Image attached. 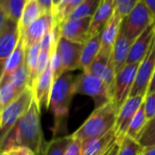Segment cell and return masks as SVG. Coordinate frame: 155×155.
<instances>
[{
    "label": "cell",
    "instance_id": "6da1fadb",
    "mask_svg": "<svg viewBox=\"0 0 155 155\" xmlns=\"http://www.w3.org/2000/svg\"><path fill=\"white\" fill-rule=\"evenodd\" d=\"M14 145L24 146L31 150L35 155H42L45 143L40 122V111L33 100L28 111L19 120L14 131L5 139L0 153Z\"/></svg>",
    "mask_w": 155,
    "mask_h": 155
},
{
    "label": "cell",
    "instance_id": "7a4b0ae2",
    "mask_svg": "<svg viewBox=\"0 0 155 155\" xmlns=\"http://www.w3.org/2000/svg\"><path fill=\"white\" fill-rule=\"evenodd\" d=\"M75 77L64 73L53 84L49 107L54 115V136L66 126L72 98L74 94Z\"/></svg>",
    "mask_w": 155,
    "mask_h": 155
},
{
    "label": "cell",
    "instance_id": "3957f363",
    "mask_svg": "<svg viewBox=\"0 0 155 155\" xmlns=\"http://www.w3.org/2000/svg\"><path fill=\"white\" fill-rule=\"evenodd\" d=\"M118 109L113 101L95 109L88 119L72 134V137L79 142L85 143L99 139L114 130Z\"/></svg>",
    "mask_w": 155,
    "mask_h": 155
},
{
    "label": "cell",
    "instance_id": "277c9868",
    "mask_svg": "<svg viewBox=\"0 0 155 155\" xmlns=\"http://www.w3.org/2000/svg\"><path fill=\"white\" fill-rule=\"evenodd\" d=\"M75 94L92 97L94 102L95 109H98L112 101L110 91L102 79L87 72H83L75 77L74 94Z\"/></svg>",
    "mask_w": 155,
    "mask_h": 155
},
{
    "label": "cell",
    "instance_id": "5b68a950",
    "mask_svg": "<svg viewBox=\"0 0 155 155\" xmlns=\"http://www.w3.org/2000/svg\"><path fill=\"white\" fill-rule=\"evenodd\" d=\"M153 22L154 18L144 0H138L132 12L123 19L120 29L130 41L134 42Z\"/></svg>",
    "mask_w": 155,
    "mask_h": 155
},
{
    "label": "cell",
    "instance_id": "8992f818",
    "mask_svg": "<svg viewBox=\"0 0 155 155\" xmlns=\"http://www.w3.org/2000/svg\"><path fill=\"white\" fill-rule=\"evenodd\" d=\"M139 64H127L115 76L112 101L118 109V112L130 96Z\"/></svg>",
    "mask_w": 155,
    "mask_h": 155
},
{
    "label": "cell",
    "instance_id": "52a82bcc",
    "mask_svg": "<svg viewBox=\"0 0 155 155\" xmlns=\"http://www.w3.org/2000/svg\"><path fill=\"white\" fill-rule=\"evenodd\" d=\"M155 69V36L144 59L140 63L129 97L145 96Z\"/></svg>",
    "mask_w": 155,
    "mask_h": 155
},
{
    "label": "cell",
    "instance_id": "ba28073f",
    "mask_svg": "<svg viewBox=\"0 0 155 155\" xmlns=\"http://www.w3.org/2000/svg\"><path fill=\"white\" fill-rule=\"evenodd\" d=\"M145 96H134V97H129L125 103L122 105V107L119 109L117 117H116V122L114 128V134H115V138L116 142L119 143H121L124 138L126 136L128 128L136 114L137 111L143 104L144 101Z\"/></svg>",
    "mask_w": 155,
    "mask_h": 155
},
{
    "label": "cell",
    "instance_id": "9c48e42d",
    "mask_svg": "<svg viewBox=\"0 0 155 155\" xmlns=\"http://www.w3.org/2000/svg\"><path fill=\"white\" fill-rule=\"evenodd\" d=\"M20 38L18 24L6 19L0 32V79L2 77L5 64L15 49Z\"/></svg>",
    "mask_w": 155,
    "mask_h": 155
},
{
    "label": "cell",
    "instance_id": "30bf717a",
    "mask_svg": "<svg viewBox=\"0 0 155 155\" xmlns=\"http://www.w3.org/2000/svg\"><path fill=\"white\" fill-rule=\"evenodd\" d=\"M53 26V15L50 14H44L35 22H33L20 35L25 50H27L31 46L40 44L42 38L46 33H48Z\"/></svg>",
    "mask_w": 155,
    "mask_h": 155
},
{
    "label": "cell",
    "instance_id": "8fae6325",
    "mask_svg": "<svg viewBox=\"0 0 155 155\" xmlns=\"http://www.w3.org/2000/svg\"><path fill=\"white\" fill-rule=\"evenodd\" d=\"M83 45H84L74 43L64 37H60L57 43L56 51L61 57L64 73L81 69L80 58Z\"/></svg>",
    "mask_w": 155,
    "mask_h": 155
},
{
    "label": "cell",
    "instance_id": "7c38bea8",
    "mask_svg": "<svg viewBox=\"0 0 155 155\" xmlns=\"http://www.w3.org/2000/svg\"><path fill=\"white\" fill-rule=\"evenodd\" d=\"M92 21V16L68 20L60 27L61 37H64L71 42L84 45L89 39V29Z\"/></svg>",
    "mask_w": 155,
    "mask_h": 155
},
{
    "label": "cell",
    "instance_id": "4fadbf2b",
    "mask_svg": "<svg viewBox=\"0 0 155 155\" xmlns=\"http://www.w3.org/2000/svg\"><path fill=\"white\" fill-rule=\"evenodd\" d=\"M53 84H54L53 72L49 61L46 69L36 79V81L34 83L32 87L34 101L35 102V104L40 112L43 107L45 109H48L49 107V100H50V94H51Z\"/></svg>",
    "mask_w": 155,
    "mask_h": 155
},
{
    "label": "cell",
    "instance_id": "5bb4252c",
    "mask_svg": "<svg viewBox=\"0 0 155 155\" xmlns=\"http://www.w3.org/2000/svg\"><path fill=\"white\" fill-rule=\"evenodd\" d=\"M155 36V22L148 26L132 44L127 64H140L146 56Z\"/></svg>",
    "mask_w": 155,
    "mask_h": 155
},
{
    "label": "cell",
    "instance_id": "9a60e30c",
    "mask_svg": "<svg viewBox=\"0 0 155 155\" xmlns=\"http://www.w3.org/2000/svg\"><path fill=\"white\" fill-rule=\"evenodd\" d=\"M115 8L114 0H101L99 5L92 16L89 29V38L102 32L107 22L114 15Z\"/></svg>",
    "mask_w": 155,
    "mask_h": 155
},
{
    "label": "cell",
    "instance_id": "2e32d148",
    "mask_svg": "<svg viewBox=\"0 0 155 155\" xmlns=\"http://www.w3.org/2000/svg\"><path fill=\"white\" fill-rule=\"evenodd\" d=\"M122 22V16L114 8V15L101 32V50L112 52L114 44L120 31Z\"/></svg>",
    "mask_w": 155,
    "mask_h": 155
},
{
    "label": "cell",
    "instance_id": "e0dca14e",
    "mask_svg": "<svg viewBox=\"0 0 155 155\" xmlns=\"http://www.w3.org/2000/svg\"><path fill=\"white\" fill-rule=\"evenodd\" d=\"M132 44L133 42L130 41L120 29L112 49V57L116 74L125 66Z\"/></svg>",
    "mask_w": 155,
    "mask_h": 155
},
{
    "label": "cell",
    "instance_id": "ac0fdd59",
    "mask_svg": "<svg viewBox=\"0 0 155 155\" xmlns=\"http://www.w3.org/2000/svg\"><path fill=\"white\" fill-rule=\"evenodd\" d=\"M116 143L114 131L112 130L104 136L82 143L81 155H104Z\"/></svg>",
    "mask_w": 155,
    "mask_h": 155
},
{
    "label": "cell",
    "instance_id": "d6986e66",
    "mask_svg": "<svg viewBox=\"0 0 155 155\" xmlns=\"http://www.w3.org/2000/svg\"><path fill=\"white\" fill-rule=\"evenodd\" d=\"M101 49V33L90 37L83 45L80 66L83 72H87Z\"/></svg>",
    "mask_w": 155,
    "mask_h": 155
},
{
    "label": "cell",
    "instance_id": "ffe728a7",
    "mask_svg": "<svg viewBox=\"0 0 155 155\" xmlns=\"http://www.w3.org/2000/svg\"><path fill=\"white\" fill-rule=\"evenodd\" d=\"M24 62H25V47H24L23 40H22V38L20 36L18 44H17L15 49L14 50L12 54L9 56V58L7 59L5 64L4 72H3L2 77L0 79V84L6 82L8 80V78L10 77V75Z\"/></svg>",
    "mask_w": 155,
    "mask_h": 155
},
{
    "label": "cell",
    "instance_id": "44dd1931",
    "mask_svg": "<svg viewBox=\"0 0 155 155\" xmlns=\"http://www.w3.org/2000/svg\"><path fill=\"white\" fill-rule=\"evenodd\" d=\"M43 15L41 7L38 4L37 0H28L25 5L23 10L20 21L18 23V29L20 35L24 33V31L37 18H39Z\"/></svg>",
    "mask_w": 155,
    "mask_h": 155
},
{
    "label": "cell",
    "instance_id": "7402d4cb",
    "mask_svg": "<svg viewBox=\"0 0 155 155\" xmlns=\"http://www.w3.org/2000/svg\"><path fill=\"white\" fill-rule=\"evenodd\" d=\"M27 0H0V7L9 21L18 24Z\"/></svg>",
    "mask_w": 155,
    "mask_h": 155
},
{
    "label": "cell",
    "instance_id": "603a6c76",
    "mask_svg": "<svg viewBox=\"0 0 155 155\" xmlns=\"http://www.w3.org/2000/svg\"><path fill=\"white\" fill-rule=\"evenodd\" d=\"M7 81H9L14 85V87L17 90V92L19 94H22L26 87H28V86L31 87L30 76H29V74L26 69L25 62L10 75V77L8 78Z\"/></svg>",
    "mask_w": 155,
    "mask_h": 155
},
{
    "label": "cell",
    "instance_id": "cb8c5ba5",
    "mask_svg": "<svg viewBox=\"0 0 155 155\" xmlns=\"http://www.w3.org/2000/svg\"><path fill=\"white\" fill-rule=\"evenodd\" d=\"M99 3L100 1L98 0H83L82 3L77 5L74 10L70 14L66 21L93 16L99 5Z\"/></svg>",
    "mask_w": 155,
    "mask_h": 155
},
{
    "label": "cell",
    "instance_id": "d4e9b609",
    "mask_svg": "<svg viewBox=\"0 0 155 155\" xmlns=\"http://www.w3.org/2000/svg\"><path fill=\"white\" fill-rule=\"evenodd\" d=\"M135 141L143 149L155 146V116L146 122Z\"/></svg>",
    "mask_w": 155,
    "mask_h": 155
},
{
    "label": "cell",
    "instance_id": "484cf974",
    "mask_svg": "<svg viewBox=\"0 0 155 155\" xmlns=\"http://www.w3.org/2000/svg\"><path fill=\"white\" fill-rule=\"evenodd\" d=\"M72 141V135L53 138L49 143H45L42 155H64L67 146Z\"/></svg>",
    "mask_w": 155,
    "mask_h": 155
},
{
    "label": "cell",
    "instance_id": "4316f807",
    "mask_svg": "<svg viewBox=\"0 0 155 155\" xmlns=\"http://www.w3.org/2000/svg\"><path fill=\"white\" fill-rule=\"evenodd\" d=\"M39 53H40V44L35 45L30 48H28L27 50H25V64L30 76L31 88L33 86V83L35 79V73L38 61Z\"/></svg>",
    "mask_w": 155,
    "mask_h": 155
},
{
    "label": "cell",
    "instance_id": "83f0119b",
    "mask_svg": "<svg viewBox=\"0 0 155 155\" xmlns=\"http://www.w3.org/2000/svg\"><path fill=\"white\" fill-rule=\"evenodd\" d=\"M146 122H147V118L145 115L144 104L143 103V104L141 105V107L137 111L136 114L134 115V119H133V121H132V123L128 128L126 136H128L134 140H136L137 136L139 135V134L141 133V131L144 127Z\"/></svg>",
    "mask_w": 155,
    "mask_h": 155
},
{
    "label": "cell",
    "instance_id": "f1b7e54d",
    "mask_svg": "<svg viewBox=\"0 0 155 155\" xmlns=\"http://www.w3.org/2000/svg\"><path fill=\"white\" fill-rule=\"evenodd\" d=\"M20 94H21L17 92L9 81L0 84V105L2 112L13 102H15Z\"/></svg>",
    "mask_w": 155,
    "mask_h": 155
},
{
    "label": "cell",
    "instance_id": "f546056e",
    "mask_svg": "<svg viewBox=\"0 0 155 155\" xmlns=\"http://www.w3.org/2000/svg\"><path fill=\"white\" fill-rule=\"evenodd\" d=\"M111 55H112V52H108V51L100 49L97 56L95 57L94 61L91 64L87 73H90L91 74H93L98 78H101L104 69L106 68V66L108 64Z\"/></svg>",
    "mask_w": 155,
    "mask_h": 155
},
{
    "label": "cell",
    "instance_id": "4dcf8cb0",
    "mask_svg": "<svg viewBox=\"0 0 155 155\" xmlns=\"http://www.w3.org/2000/svg\"><path fill=\"white\" fill-rule=\"evenodd\" d=\"M143 149L135 140L125 136L124 140L119 143V152L117 155H140L143 153Z\"/></svg>",
    "mask_w": 155,
    "mask_h": 155
},
{
    "label": "cell",
    "instance_id": "1f68e13d",
    "mask_svg": "<svg viewBox=\"0 0 155 155\" xmlns=\"http://www.w3.org/2000/svg\"><path fill=\"white\" fill-rule=\"evenodd\" d=\"M50 64H51V68H52V72H53V80H54V82H55L61 75H63L64 74L62 60L56 51V47L53 48L51 51Z\"/></svg>",
    "mask_w": 155,
    "mask_h": 155
},
{
    "label": "cell",
    "instance_id": "d6a6232c",
    "mask_svg": "<svg viewBox=\"0 0 155 155\" xmlns=\"http://www.w3.org/2000/svg\"><path fill=\"white\" fill-rule=\"evenodd\" d=\"M137 0H116L115 10L120 14L122 18H125L134 8L137 4Z\"/></svg>",
    "mask_w": 155,
    "mask_h": 155
},
{
    "label": "cell",
    "instance_id": "836d02e7",
    "mask_svg": "<svg viewBox=\"0 0 155 155\" xmlns=\"http://www.w3.org/2000/svg\"><path fill=\"white\" fill-rule=\"evenodd\" d=\"M50 54H51V53H49V52H42V51H40L39 56H38L37 64H36V68H35V73L34 83L36 81V79L46 69V67H47V65L49 64V61H50ZM34 83H33V84H34Z\"/></svg>",
    "mask_w": 155,
    "mask_h": 155
},
{
    "label": "cell",
    "instance_id": "e575fe53",
    "mask_svg": "<svg viewBox=\"0 0 155 155\" xmlns=\"http://www.w3.org/2000/svg\"><path fill=\"white\" fill-rule=\"evenodd\" d=\"M144 111L147 121L155 116V92L146 94L143 101Z\"/></svg>",
    "mask_w": 155,
    "mask_h": 155
},
{
    "label": "cell",
    "instance_id": "d590c367",
    "mask_svg": "<svg viewBox=\"0 0 155 155\" xmlns=\"http://www.w3.org/2000/svg\"><path fill=\"white\" fill-rule=\"evenodd\" d=\"M0 153L7 155H35V153L28 148L19 145H14L8 149L2 151Z\"/></svg>",
    "mask_w": 155,
    "mask_h": 155
},
{
    "label": "cell",
    "instance_id": "8d00e7d4",
    "mask_svg": "<svg viewBox=\"0 0 155 155\" xmlns=\"http://www.w3.org/2000/svg\"><path fill=\"white\" fill-rule=\"evenodd\" d=\"M82 143L72 137V141L66 148L64 155H81Z\"/></svg>",
    "mask_w": 155,
    "mask_h": 155
},
{
    "label": "cell",
    "instance_id": "74e56055",
    "mask_svg": "<svg viewBox=\"0 0 155 155\" xmlns=\"http://www.w3.org/2000/svg\"><path fill=\"white\" fill-rule=\"evenodd\" d=\"M37 1L41 7L43 15L52 13V8H53V1L52 0H37Z\"/></svg>",
    "mask_w": 155,
    "mask_h": 155
},
{
    "label": "cell",
    "instance_id": "f35d334b",
    "mask_svg": "<svg viewBox=\"0 0 155 155\" xmlns=\"http://www.w3.org/2000/svg\"><path fill=\"white\" fill-rule=\"evenodd\" d=\"M144 2L155 20V0H144Z\"/></svg>",
    "mask_w": 155,
    "mask_h": 155
},
{
    "label": "cell",
    "instance_id": "ab89813d",
    "mask_svg": "<svg viewBox=\"0 0 155 155\" xmlns=\"http://www.w3.org/2000/svg\"><path fill=\"white\" fill-rule=\"evenodd\" d=\"M155 92V69L154 72H153V74L152 76V79H151V82H150V84H149V87H148V90H147V93L146 94H152V93H154Z\"/></svg>",
    "mask_w": 155,
    "mask_h": 155
},
{
    "label": "cell",
    "instance_id": "60d3db41",
    "mask_svg": "<svg viewBox=\"0 0 155 155\" xmlns=\"http://www.w3.org/2000/svg\"><path fill=\"white\" fill-rule=\"evenodd\" d=\"M5 21H6V18H5V15H4V13H3V11H2V9L0 7V32L3 29Z\"/></svg>",
    "mask_w": 155,
    "mask_h": 155
},
{
    "label": "cell",
    "instance_id": "b9f144b4",
    "mask_svg": "<svg viewBox=\"0 0 155 155\" xmlns=\"http://www.w3.org/2000/svg\"><path fill=\"white\" fill-rule=\"evenodd\" d=\"M143 155H155V146L143 150Z\"/></svg>",
    "mask_w": 155,
    "mask_h": 155
},
{
    "label": "cell",
    "instance_id": "7bdbcfd3",
    "mask_svg": "<svg viewBox=\"0 0 155 155\" xmlns=\"http://www.w3.org/2000/svg\"><path fill=\"white\" fill-rule=\"evenodd\" d=\"M118 152H119V143H117V142H116L114 144V146H113V148H112L109 155H117L118 154Z\"/></svg>",
    "mask_w": 155,
    "mask_h": 155
},
{
    "label": "cell",
    "instance_id": "ee69618b",
    "mask_svg": "<svg viewBox=\"0 0 155 155\" xmlns=\"http://www.w3.org/2000/svg\"><path fill=\"white\" fill-rule=\"evenodd\" d=\"M113 146H114V145H113ZM113 146H112V147H111V148H110V149H109L108 151H106V152L104 153V155H109L110 152H111V150H112V148H113Z\"/></svg>",
    "mask_w": 155,
    "mask_h": 155
},
{
    "label": "cell",
    "instance_id": "f6af8a7d",
    "mask_svg": "<svg viewBox=\"0 0 155 155\" xmlns=\"http://www.w3.org/2000/svg\"><path fill=\"white\" fill-rule=\"evenodd\" d=\"M1 114H2V110H1V105H0V122H1Z\"/></svg>",
    "mask_w": 155,
    "mask_h": 155
},
{
    "label": "cell",
    "instance_id": "bcb514c9",
    "mask_svg": "<svg viewBox=\"0 0 155 155\" xmlns=\"http://www.w3.org/2000/svg\"><path fill=\"white\" fill-rule=\"evenodd\" d=\"M140 155H143V153H141V154H140Z\"/></svg>",
    "mask_w": 155,
    "mask_h": 155
},
{
    "label": "cell",
    "instance_id": "7dc6e473",
    "mask_svg": "<svg viewBox=\"0 0 155 155\" xmlns=\"http://www.w3.org/2000/svg\"><path fill=\"white\" fill-rule=\"evenodd\" d=\"M2 155H7V154H2Z\"/></svg>",
    "mask_w": 155,
    "mask_h": 155
},
{
    "label": "cell",
    "instance_id": "c3c4849f",
    "mask_svg": "<svg viewBox=\"0 0 155 155\" xmlns=\"http://www.w3.org/2000/svg\"><path fill=\"white\" fill-rule=\"evenodd\" d=\"M0 155H2V154H1V153H0Z\"/></svg>",
    "mask_w": 155,
    "mask_h": 155
}]
</instances>
